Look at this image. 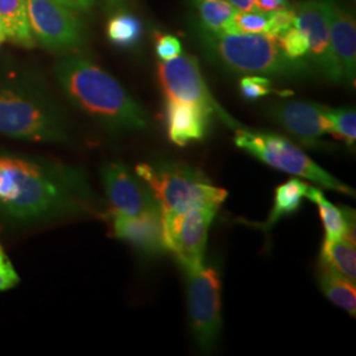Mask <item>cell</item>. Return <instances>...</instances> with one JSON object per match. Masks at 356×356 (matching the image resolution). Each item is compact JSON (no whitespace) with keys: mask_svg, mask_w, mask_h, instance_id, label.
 I'll return each mask as SVG.
<instances>
[{"mask_svg":"<svg viewBox=\"0 0 356 356\" xmlns=\"http://www.w3.org/2000/svg\"><path fill=\"white\" fill-rule=\"evenodd\" d=\"M95 213L83 169L0 148V223L26 226Z\"/></svg>","mask_w":356,"mask_h":356,"instance_id":"6da1fadb","label":"cell"},{"mask_svg":"<svg viewBox=\"0 0 356 356\" xmlns=\"http://www.w3.org/2000/svg\"><path fill=\"white\" fill-rule=\"evenodd\" d=\"M54 76L66 98L115 132L143 131L149 118L114 76L85 57H67L54 67Z\"/></svg>","mask_w":356,"mask_h":356,"instance_id":"7a4b0ae2","label":"cell"},{"mask_svg":"<svg viewBox=\"0 0 356 356\" xmlns=\"http://www.w3.org/2000/svg\"><path fill=\"white\" fill-rule=\"evenodd\" d=\"M200 38L213 63L235 74L296 76L305 73L301 60H291L269 33L211 32L200 29Z\"/></svg>","mask_w":356,"mask_h":356,"instance_id":"3957f363","label":"cell"},{"mask_svg":"<svg viewBox=\"0 0 356 356\" xmlns=\"http://www.w3.org/2000/svg\"><path fill=\"white\" fill-rule=\"evenodd\" d=\"M0 134L32 143L67 141L64 116L28 81H0Z\"/></svg>","mask_w":356,"mask_h":356,"instance_id":"277c9868","label":"cell"},{"mask_svg":"<svg viewBox=\"0 0 356 356\" xmlns=\"http://www.w3.org/2000/svg\"><path fill=\"white\" fill-rule=\"evenodd\" d=\"M135 173L152 191L163 216L195 207L218 210L227 198V191L216 188L201 170L184 163L159 159L141 163Z\"/></svg>","mask_w":356,"mask_h":356,"instance_id":"5b68a950","label":"cell"},{"mask_svg":"<svg viewBox=\"0 0 356 356\" xmlns=\"http://www.w3.org/2000/svg\"><path fill=\"white\" fill-rule=\"evenodd\" d=\"M234 140L238 148L252 154L273 169L305 178L329 191L355 195L351 188L321 168L298 145L281 135L238 128L235 129Z\"/></svg>","mask_w":356,"mask_h":356,"instance_id":"8992f818","label":"cell"},{"mask_svg":"<svg viewBox=\"0 0 356 356\" xmlns=\"http://www.w3.org/2000/svg\"><path fill=\"white\" fill-rule=\"evenodd\" d=\"M191 329L202 351L216 347L222 331V282L216 266L185 275Z\"/></svg>","mask_w":356,"mask_h":356,"instance_id":"52a82bcc","label":"cell"},{"mask_svg":"<svg viewBox=\"0 0 356 356\" xmlns=\"http://www.w3.org/2000/svg\"><path fill=\"white\" fill-rule=\"evenodd\" d=\"M216 214V209L195 207L178 214L161 216L166 251L176 256L185 275L204 267L209 229Z\"/></svg>","mask_w":356,"mask_h":356,"instance_id":"ba28073f","label":"cell"},{"mask_svg":"<svg viewBox=\"0 0 356 356\" xmlns=\"http://www.w3.org/2000/svg\"><path fill=\"white\" fill-rule=\"evenodd\" d=\"M157 72L166 99L198 104L210 114L216 115L234 131L241 127V124L231 118L211 95L207 85L204 83L197 58L179 54L159 65Z\"/></svg>","mask_w":356,"mask_h":356,"instance_id":"9c48e42d","label":"cell"},{"mask_svg":"<svg viewBox=\"0 0 356 356\" xmlns=\"http://www.w3.org/2000/svg\"><path fill=\"white\" fill-rule=\"evenodd\" d=\"M29 28L38 42L53 51H69L82 42V26L58 0H26Z\"/></svg>","mask_w":356,"mask_h":356,"instance_id":"30bf717a","label":"cell"},{"mask_svg":"<svg viewBox=\"0 0 356 356\" xmlns=\"http://www.w3.org/2000/svg\"><path fill=\"white\" fill-rule=\"evenodd\" d=\"M294 26L306 35L309 56L321 76L330 82L343 81V73L331 47L329 19L325 0H306L296 10Z\"/></svg>","mask_w":356,"mask_h":356,"instance_id":"8fae6325","label":"cell"},{"mask_svg":"<svg viewBox=\"0 0 356 356\" xmlns=\"http://www.w3.org/2000/svg\"><path fill=\"white\" fill-rule=\"evenodd\" d=\"M103 186L114 216H135L160 209L152 191L127 166L115 161L103 168Z\"/></svg>","mask_w":356,"mask_h":356,"instance_id":"7c38bea8","label":"cell"},{"mask_svg":"<svg viewBox=\"0 0 356 356\" xmlns=\"http://www.w3.org/2000/svg\"><path fill=\"white\" fill-rule=\"evenodd\" d=\"M269 116L307 148L319 147V139L331 134L332 129L330 120L325 114V106L317 103H279L270 108Z\"/></svg>","mask_w":356,"mask_h":356,"instance_id":"4fadbf2b","label":"cell"},{"mask_svg":"<svg viewBox=\"0 0 356 356\" xmlns=\"http://www.w3.org/2000/svg\"><path fill=\"white\" fill-rule=\"evenodd\" d=\"M114 232L118 239L129 243L144 256H159L166 251L163 216L160 209L148 210L135 216H114Z\"/></svg>","mask_w":356,"mask_h":356,"instance_id":"5bb4252c","label":"cell"},{"mask_svg":"<svg viewBox=\"0 0 356 356\" xmlns=\"http://www.w3.org/2000/svg\"><path fill=\"white\" fill-rule=\"evenodd\" d=\"M331 47L341 65L343 81L348 85H355L356 69V28L355 19L343 6L335 0H325Z\"/></svg>","mask_w":356,"mask_h":356,"instance_id":"9a60e30c","label":"cell"},{"mask_svg":"<svg viewBox=\"0 0 356 356\" xmlns=\"http://www.w3.org/2000/svg\"><path fill=\"white\" fill-rule=\"evenodd\" d=\"M211 114L198 104L166 99V127L172 143L185 147L204 140Z\"/></svg>","mask_w":356,"mask_h":356,"instance_id":"2e32d148","label":"cell"},{"mask_svg":"<svg viewBox=\"0 0 356 356\" xmlns=\"http://www.w3.org/2000/svg\"><path fill=\"white\" fill-rule=\"evenodd\" d=\"M305 198L317 204L319 216L322 219L326 238L325 241H337L341 238H347L355 242V222L354 211L350 209H341L331 204L323 195V193L309 186L306 191Z\"/></svg>","mask_w":356,"mask_h":356,"instance_id":"e0dca14e","label":"cell"},{"mask_svg":"<svg viewBox=\"0 0 356 356\" xmlns=\"http://www.w3.org/2000/svg\"><path fill=\"white\" fill-rule=\"evenodd\" d=\"M0 26L13 42L26 48L33 47L26 0H0Z\"/></svg>","mask_w":356,"mask_h":356,"instance_id":"ac0fdd59","label":"cell"},{"mask_svg":"<svg viewBox=\"0 0 356 356\" xmlns=\"http://www.w3.org/2000/svg\"><path fill=\"white\" fill-rule=\"evenodd\" d=\"M309 185L298 178H291L285 184L280 185L275 191L273 207L268 216L267 222L260 227L266 232L272 229L277 222L285 216H293L298 211L305 198L306 191Z\"/></svg>","mask_w":356,"mask_h":356,"instance_id":"d6986e66","label":"cell"},{"mask_svg":"<svg viewBox=\"0 0 356 356\" xmlns=\"http://www.w3.org/2000/svg\"><path fill=\"white\" fill-rule=\"evenodd\" d=\"M321 264L329 267L344 279L356 282L355 242L341 238L337 241H325L321 250Z\"/></svg>","mask_w":356,"mask_h":356,"instance_id":"ffe728a7","label":"cell"},{"mask_svg":"<svg viewBox=\"0 0 356 356\" xmlns=\"http://www.w3.org/2000/svg\"><path fill=\"white\" fill-rule=\"evenodd\" d=\"M318 282L321 291L334 305L343 309L348 316L355 317L356 288L354 282L344 279L343 276H341L335 270L322 264Z\"/></svg>","mask_w":356,"mask_h":356,"instance_id":"44dd1931","label":"cell"},{"mask_svg":"<svg viewBox=\"0 0 356 356\" xmlns=\"http://www.w3.org/2000/svg\"><path fill=\"white\" fill-rule=\"evenodd\" d=\"M202 28L211 32H227L238 10L229 0H193Z\"/></svg>","mask_w":356,"mask_h":356,"instance_id":"7402d4cb","label":"cell"},{"mask_svg":"<svg viewBox=\"0 0 356 356\" xmlns=\"http://www.w3.org/2000/svg\"><path fill=\"white\" fill-rule=\"evenodd\" d=\"M107 36L115 45L132 47L140 40L141 23L129 13H116L108 22Z\"/></svg>","mask_w":356,"mask_h":356,"instance_id":"603a6c76","label":"cell"},{"mask_svg":"<svg viewBox=\"0 0 356 356\" xmlns=\"http://www.w3.org/2000/svg\"><path fill=\"white\" fill-rule=\"evenodd\" d=\"M325 114L331 123V134L343 140L348 147H354L356 141V113L354 108H329Z\"/></svg>","mask_w":356,"mask_h":356,"instance_id":"cb8c5ba5","label":"cell"},{"mask_svg":"<svg viewBox=\"0 0 356 356\" xmlns=\"http://www.w3.org/2000/svg\"><path fill=\"white\" fill-rule=\"evenodd\" d=\"M269 13L257 10L238 11L231 20L227 32L236 33H267Z\"/></svg>","mask_w":356,"mask_h":356,"instance_id":"d4e9b609","label":"cell"},{"mask_svg":"<svg viewBox=\"0 0 356 356\" xmlns=\"http://www.w3.org/2000/svg\"><path fill=\"white\" fill-rule=\"evenodd\" d=\"M277 42L286 57L291 60H301L309 51V42L306 35L294 26L277 38Z\"/></svg>","mask_w":356,"mask_h":356,"instance_id":"484cf974","label":"cell"},{"mask_svg":"<svg viewBox=\"0 0 356 356\" xmlns=\"http://www.w3.org/2000/svg\"><path fill=\"white\" fill-rule=\"evenodd\" d=\"M241 92L243 97L248 101H256L259 98L267 97L272 91V85L268 76H245L241 79Z\"/></svg>","mask_w":356,"mask_h":356,"instance_id":"4316f807","label":"cell"},{"mask_svg":"<svg viewBox=\"0 0 356 356\" xmlns=\"http://www.w3.org/2000/svg\"><path fill=\"white\" fill-rule=\"evenodd\" d=\"M294 19H296V11L288 7L269 13L267 33L275 38H280L281 35H284L288 29L294 26Z\"/></svg>","mask_w":356,"mask_h":356,"instance_id":"83f0119b","label":"cell"},{"mask_svg":"<svg viewBox=\"0 0 356 356\" xmlns=\"http://www.w3.org/2000/svg\"><path fill=\"white\" fill-rule=\"evenodd\" d=\"M20 277L15 270L10 257L6 254L3 245L0 244V292L8 291L17 285Z\"/></svg>","mask_w":356,"mask_h":356,"instance_id":"f1b7e54d","label":"cell"},{"mask_svg":"<svg viewBox=\"0 0 356 356\" xmlns=\"http://www.w3.org/2000/svg\"><path fill=\"white\" fill-rule=\"evenodd\" d=\"M156 51H157V56L163 61H169L179 54H182V45L177 38H175L172 35H164V36L157 38Z\"/></svg>","mask_w":356,"mask_h":356,"instance_id":"f546056e","label":"cell"},{"mask_svg":"<svg viewBox=\"0 0 356 356\" xmlns=\"http://www.w3.org/2000/svg\"><path fill=\"white\" fill-rule=\"evenodd\" d=\"M285 7H288L286 0H254V10H257L260 13H269Z\"/></svg>","mask_w":356,"mask_h":356,"instance_id":"4dcf8cb0","label":"cell"},{"mask_svg":"<svg viewBox=\"0 0 356 356\" xmlns=\"http://www.w3.org/2000/svg\"><path fill=\"white\" fill-rule=\"evenodd\" d=\"M58 1H61L67 8L76 13H90L95 3V0H58Z\"/></svg>","mask_w":356,"mask_h":356,"instance_id":"1f68e13d","label":"cell"},{"mask_svg":"<svg viewBox=\"0 0 356 356\" xmlns=\"http://www.w3.org/2000/svg\"><path fill=\"white\" fill-rule=\"evenodd\" d=\"M229 1L238 11L254 10V0H229Z\"/></svg>","mask_w":356,"mask_h":356,"instance_id":"d6a6232c","label":"cell"},{"mask_svg":"<svg viewBox=\"0 0 356 356\" xmlns=\"http://www.w3.org/2000/svg\"><path fill=\"white\" fill-rule=\"evenodd\" d=\"M107 3V6L111 8V10H119V8H123L124 4H126V0H104Z\"/></svg>","mask_w":356,"mask_h":356,"instance_id":"836d02e7","label":"cell"},{"mask_svg":"<svg viewBox=\"0 0 356 356\" xmlns=\"http://www.w3.org/2000/svg\"><path fill=\"white\" fill-rule=\"evenodd\" d=\"M6 35H4V32H3V29H0V45H1V42H4V40H6Z\"/></svg>","mask_w":356,"mask_h":356,"instance_id":"e575fe53","label":"cell"},{"mask_svg":"<svg viewBox=\"0 0 356 356\" xmlns=\"http://www.w3.org/2000/svg\"><path fill=\"white\" fill-rule=\"evenodd\" d=\"M0 29H1V26H0Z\"/></svg>","mask_w":356,"mask_h":356,"instance_id":"d590c367","label":"cell"}]
</instances>
